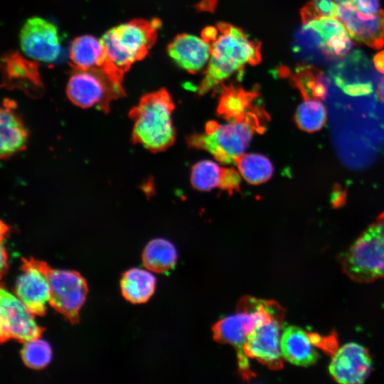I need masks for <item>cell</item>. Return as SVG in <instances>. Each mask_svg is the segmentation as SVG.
<instances>
[{
  "label": "cell",
  "mask_w": 384,
  "mask_h": 384,
  "mask_svg": "<svg viewBox=\"0 0 384 384\" xmlns=\"http://www.w3.org/2000/svg\"><path fill=\"white\" fill-rule=\"evenodd\" d=\"M285 313L286 310L278 303L270 317L249 335L244 346L248 358L256 359L274 370L283 368L280 341Z\"/></svg>",
  "instance_id": "9c48e42d"
},
{
  "label": "cell",
  "mask_w": 384,
  "mask_h": 384,
  "mask_svg": "<svg viewBox=\"0 0 384 384\" xmlns=\"http://www.w3.org/2000/svg\"><path fill=\"white\" fill-rule=\"evenodd\" d=\"M277 304L274 300L245 297L239 301L235 314L220 319L213 327V338L217 342L230 344L235 348L239 372L246 380L255 375L250 370L245 344L249 335L270 317Z\"/></svg>",
  "instance_id": "277c9868"
},
{
  "label": "cell",
  "mask_w": 384,
  "mask_h": 384,
  "mask_svg": "<svg viewBox=\"0 0 384 384\" xmlns=\"http://www.w3.org/2000/svg\"><path fill=\"white\" fill-rule=\"evenodd\" d=\"M191 182L196 190L208 191L218 188L231 196L240 191L241 175L233 167H223L212 161L203 160L192 166Z\"/></svg>",
  "instance_id": "ac0fdd59"
},
{
  "label": "cell",
  "mask_w": 384,
  "mask_h": 384,
  "mask_svg": "<svg viewBox=\"0 0 384 384\" xmlns=\"http://www.w3.org/2000/svg\"><path fill=\"white\" fill-rule=\"evenodd\" d=\"M21 260L36 267L46 277L49 304L70 324H78L80 310L88 293L86 279L78 272L53 269L46 262L33 257H22Z\"/></svg>",
  "instance_id": "52a82bcc"
},
{
  "label": "cell",
  "mask_w": 384,
  "mask_h": 384,
  "mask_svg": "<svg viewBox=\"0 0 384 384\" xmlns=\"http://www.w3.org/2000/svg\"><path fill=\"white\" fill-rule=\"evenodd\" d=\"M266 128L249 120L227 124L210 120L203 133L188 136L187 144L191 148L209 152L218 162L228 164L244 153L254 134L264 133Z\"/></svg>",
  "instance_id": "8992f818"
},
{
  "label": "cell",
  "mask_w": 384,
  "mask_h": 384,
  "mask_svg": "<svg viewBox=\"0 0 384 384\" xmlns=\"http://www.w3.org/2000/svg\"><path fill=\"white\" fill-rule=\"evenodd\" d=\"M177 258L174 245L164 238L149 241L142 253L144 266L156 273H164L174 268Z\"/></svg>",
  "instance_id": "d4e9b609"
},
{
  "label": "cell",
  "mask_w": 384,
  "mask_h": 384,
  "mask_svg": "<svg viewBox=\"0 0 384 384\" xmlns=\"http://www.w3.org/2000/svg\"><path fill=\"white\" fill-rule=\"evenodd\" d=\"M373 69L366 56L355 50L331 70L336 85L352 95L370 94L373 91Z\"/></svg>",
  "instance_id": "2e32d148"
},
{
  "label": "cell",
  "mask_w": 384,
  "mask_h": 384,
  "mask_svg": "<svg viewBox=\"0 0 384 384\" xmlns=\"http://www.w3.org/2000/svg\"><path fill=\"white\" fill-rule=\"evenodd\" d=\"M241 176L250 184L259 185L267 181L273 174L271 161L261 154H242L234 162Z\"/></svg>",
  "instance_id": "484cf974"
},
{
  "label": "cell",
  "mask_w": 384,
  "mask_h": 384,
  "mask_svg": "<svg viewBox=\"0 0 384 384\" xmlns=\"http://www.w3.org/2000/svg\"><path fill=\"white\" fill-rule=\"evenodd\" d=\"M218 33L210 42L211 53L207 68L197 89L202 95L222 85L245 65L261 60L260 43L251 40L240 28L227 23L217 25Z\"/></svg>",
  "instance_id": "6da1fadb"
},
{
  "label": "cell",
  "mask_w": 384,
  "mask_h": 384,
  "mask_svg": "<svg viewBox=\"0 0 384 384\" xmlns=\"http://www.w3.org/2000/svg\"><path fill=\"white\" fill-rule=\"evenodd\" d=\"M70 60L74 70H102L106 55L101 39L90 35L75 38L70 45Z\"/></svg>",
  "instance_id": "603a6c76"
},
{
  "label": "cell",
  "mask_w": 384,
  "mask_h": 384,
  "mask_svg": "<svg viewBox=\"0 0 384 384\" xmlns=\"http://www.w3.org/2000/svg\"><path fill=\"white\" fill-rule=\"evenodd\" d=\"M160 21L134 19L114 26L102 37L106 65L102 69L122 80L136 61L142 60L154 44Z\"/></svg>",
  "instance_id": "3957f363"
},
{
  "label": "cell",
  "mask_w": 384,
  "mask_h": 384,
  "mask_svg": "<svg viewBox=\"0 0 384 384\" xmlns=\"http://www.w3.org/2000/svg\"><path fill=\"white\" fill-rule=\"evenodd\" d=\"M373 64L378 71L384 74V49L374 56Z\"/></svg>",
  "instance_id": "1f68e13d"
},
{
  "label": "cell",
  "mask_w": 384,
  "mask_h": 384,
  "mask_svg": "<svg viewBox=\"0 0 384 384\" xmlns=\"http://www.w3.org/2000/svg\"><path fill=\"white\" fill-rule=\"evenodd\" d=\"M174 109L173 100L164 88L144 95L129 112L134 122L132 142L154 153L169 149L176 139L172 122Z\"/></svg>",
  "instance_id": "7a4b0ae2"
},
{
  "label": "cell",
  "mask_w": 384,
  "mask_h": 384,
  "mask_svg": "<svg viewBox=\"0 0 384 384\" xmlns=\"http://www.w3.org/2000/svg\"><path fill=\"white\" fill-rule=\"evenodd\" d=\"M3 62V85L6 87L20 89L31 97L42 93L43 86L36 63L17 53L6 55Z\"/></svg>",
  "instance_id": "44dd1931"
},
{
  "label": "cell",
  "mask_w": 384,
  "mask_h": 384,
  "mask_svg": "<svg viewBox=\"0 0 384 384\" xmlns=\"http://www.w3.org/2000/svg\"><path fill=\"white\" fill-rule=\"evenodd\" d=\"M337 4V18L350 36L372 48L384 46V10L367 14L356 7L351 0H334Z\"/></svg>",
  "instance_id": "7c38bea8"
},
{
  "label": "cell",
  "mask_w": 384,
  "mask_h": 384,
  "mask_svg": "<svg viewBox=\"0 0 384 384\" xmlns=\"http://www.w3.org/2000/svg\"><path fill=\"white\" fill-rule=\"evenodd\" d=\"M0 156L6 159L26 149L28 132L17 112V105L13 100H3L0 114Z\"/></svg>",
  "instance_id": "ffe728a7"
},
{
  "label": "cell",
  "mask_w": 384,
  "mask_h": 384,
  "mask_svg": "<svg viewBox=\"0 0 384 384\" xmlns=\"http://www.w3.org/2000/svg\"><path fill=\"white\" fill-rule=\"evenodd\" d=\"M23 272L13 288L14 294L35 316H43L49 304V289L44 274L36 267L21 260Z\"/></svg>",
  "instance_id": "e0dca14e"
},
{
  "label": "cell",
  "mask_w": 384,
  "mask_h": 384,
  "mask_svg": "<svg viewBox=\"0 0 384 384\" xmlns=\"http://www.w3.org/2000/svg\"><path fill=\"white\" fill-rule=\"evenodd\" d=\"M22 51L30 58L43 63L55 61L61 46L55 25L41 17L28 18L20 32Z\"/></svg>",
  "instance_id": "5bb4252c"
},
{
  "label": "cell",
  "mask_w": 384,
  "mask_h": 384,
  "mask_svg": "<svg viewBox=\"0 0 384 384\" xmlns=\"http://www.w3.org/2000/svg\"><path fill=\"white\" fill-rule=\"evenodd\" d=\"M290 76L291 82L299 90L303 98L324 100L326 95L321 70L311 65H299Z\"/></svg>",
  "instance_id": "4316f807"
},
{
  "label": "cell",
  "mask_w": 384,
  "mask_h": 384,
  "mask_svg": "<svg viewBox=\"0 0 384 384\" xmlns=\"http://www.w3.org/2000/svg\"><path fill=\"white\" fill-rule=\"evenodd\" d=\"M376 92L379 100L384 103V74L380 78Z\"/></svg>",
  "instance_id": "d6a6232c"
},
{
  "label": "cell",
  "mask_w": 384,
  "mask_h": 384,
  "mask_svg": "<svg viewBox=\"0 0 384 384\" xmlns=\"http://www.w3.org/2000/svg\"><path fill=\"white\" fill-rule=\"evenodd\" d=\"M373 368L371 356L365 346L348 342L331 355L329 372L341 384H361L370 376Z\"/></svg>",
  "instance_id": "9a60e30c"
},
{
  "label": "cell",
  "mask_w": 384,
  "mask_h": 384,
  "mask_svg": "<svg viewBox=\"0 0 384 384\" xmlns=\"http://www.w3.org/2000/svg\"><path fill=\"white\" fill-rule=\"evenodd\" d=\"M338 261L353 282L367 284L384 277V212L338 255Z\"/></svg>",
  "instance_id": "5b68a950"
},
{
  "label": "cell",
  "mask_w": 384,
  "mask_h": 384,
  "mask_svg": "<svg viewBox=\"0 0 384 384\" xmlns=\"http://www.w3.org/2000/svg\"><path fill=\"white\" fill-rule=\"evenodd\" d=\"M120 286L126 300L132 304H143L154 294L156 278L149 271L133 268L123 274Z\"/></svg>",
  "instance_id": "cb8c5ba5"
},
{
  "label": "cell",
  "mask_w": 384,
  "mask_h": 384,
  "mask_svg": "<svg viewBox=\"0 0 384 384\" xmlns=\"http://www.w3.org/2000/svg\"><path fill=\"white\" fill-rule=\"evenodd\" d=\"M167 51L178 66L190 73H196L208 63L211 43L203 38L183 33L171 42Z\"/></svg>",
  "instance_id": "d6986e66"
},
{
  "label": "cell",
  "mask_w": 384,
  "mask_h": 384,
  "mask_svg": "<svg viewBox=\"0 0 384 384\" xmlns=\"http://www.w3.org/2000/svg\"><path fill=\"white\" fill-rule=\"evenodd\" d=\"M68 99L82 108L110 111L111 102L125 95L122 80L102 70H74L66 87Z\"/></svg>",
  "instance_id": "ba28073f"
},
{
  "label": "cell",
  "mask_w": 384,
  "mask_h": 384,
  "mask_svg": "<svg viewBox=\"0 0 384 384\" xmlns=\"http://www.w3.org/2000/svg\"><path fill=\"white\" fill-rule=\"evenodd\" d=\"M217 114L227 122L252 121L267 127L268 114L257 89L246 90L235 85H223Z\"/></svg>",
  "instance_id": "8fae6325"
},
{
  "label": "cell",
  "mask_w": 384,
  "mask_h": 384,
  "mask_svg": "<svg viewBox=\"0 0 384 384\" xmlns=\"http://www.w3.org/2000/svg\"><path fill=\"white\" fill-rule=\"evenodd\" d=\"M315 31L319 37L324 57L338 60L344 58L352 47L346 28L335 18H321L303 24Z\"/></svg>",
  "instance_id": "7402d4cb"
},
{
  "label": "cell",
  "mask_w": 384,
  "mask_h": 384,
  "mask_svg": "<svg viewBox=\"0 0 384 384\" xmlns=\"http://www.w3.org/2000/svg\"><path fill=\"white\" fill-rule=\"evenodd\" d=\"M21 356L24 364L30 368L40 370L51 361L52 349L50 345L40 338L23 343Z\"/></svg>",
  "instance_id": "f1b7e54d"
},
{
  "label": "cell",
  "mask_w": 384,
  "mask_h": 384,
  "mask_svg": "<svg viewBox=\"0 0 384 384\" xmlns=\"http://www.w3.org/2000/svg\"><path fill=\"white\" fill-rule=\"evenodd\" d=\"M327 118L326 110L319 100L307 97L297 107L294 122L301 130L313 133L324 126Z\"/></svg>",
  "instance_id": "83f0119b"
},
{
  "label": "cell",
  "mask_w": 384,
  "mask_h": 384,
  "mask_svg": "<svg viewBox=\"0 0 384 384\" xmlns=\"http://www.w3.org/2000/svg\"><path fill=\"white\" fill-rule=\"evenodd\" d=\"M35 315L1 284L0 289L1 343L14 339L20 343L41 338L45 329L38 326Z\"/></svg>",
  "instance_id": "30bf717a"
},
{
  "label": "cell",
  "mask_w": 384,
  "mask_h": 384,
  "mask_svg": "<svg viewBox=\"0 0 384 384\" xmlns=\"http://www.w3.org/2000/svg\"><path fill=\"white\" fill-rule=\"evenodd\" d=\"M7 252L4 245V238L1 236V277L7 272Z\"/></svg>",
  "instance_id": "4dcf8cb0"
},
{
  "label": "cell",
  "mask_w": 384,
  "mask_h": 384,
  "mask_svg": "<svg viewBox=\"0 0 384 384\" xmlns=\"http://www.w3.org/2000/svg\"><path fill=\"white\" fill-rule=\"evenodd\" d=\"M338 8L334 0H310L301 10L302 24L321 18L337 17Z\"/></svg>",
  "instance_id": "f546056e"
},
{
  "label": "cell",
  "mask_w": 384,
  "mask_h": 384,
  "mask_svg": "<svg viewBox=\"0 0 384 384\" xmlns=\"http://www.w3.org/2000/svg\"><path fill=\"white\" fill-rule=\"evenodd\" d=\"M330 339L331 337L309 333L299 326H287L282 331L280 341L282 357L298 366H312L319 358L317 348L329 351L331 355L337 349L336 341L329 343Z\"/></svg>",
  "instance_id": "4fadbf2b"
}]
</instances>
